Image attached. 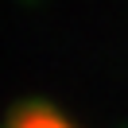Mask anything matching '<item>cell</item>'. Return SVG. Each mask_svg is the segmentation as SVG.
<instances>
[{
  "label": "cell",
  "mask_w": 128,
  "mask_h": 128,
  "mask_svg": "<svg viewBox=\"0 0 128 128\" xmlns=\"http://www.w3.org/2000/svg\"><path fill=\"white\" fill-rule=\"evenodd\" d=\"M43 128H47V124H43Z\"/></svg>",
  "instance_id": "6da1fadb"
}]
</instances>
